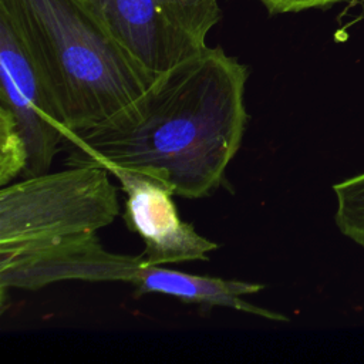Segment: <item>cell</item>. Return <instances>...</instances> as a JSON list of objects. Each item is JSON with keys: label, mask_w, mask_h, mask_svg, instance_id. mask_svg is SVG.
I'll use <instances>...</instances> for the list:
<instances>
[{"label": "cell", "mask_w": 364, "mask_h": 364, "mask_svg": "<svg viewBox=\"0 0 364 364\" xmlns=\"http://www.w3.org/2000/svg\"><path fill=\"white\" fill-rule=\"evenodd\" d=\"M0 105L16 118L24 138L26 176L48 172L65 129L44 73L17 21L0 7Z\"/></svg>", "instance_id": "5b68a950"}, {"label": "cell", "mask_w": 364, "mask_h": 364, "mask_svg": "<svg viewBox=\"0 0 364 364\" xmlns=\"http://www.w3.org/2000/svg\"><path fill=\"white\" fill-rule=\"evenodd\" d=\"M263 289L264 284L260 283L199 276L148 264L141 283L135 286L134 297L158 293L175 297L183 303H193L208 309L226 307L277 321L282 318V313L259 307L243 299V296L256 294Z\"/></svg>", "instance_id": "ba28073f"}, {"label": "cell", "mask_w": 364, "mask_h": 364, "mask_svg": "<svg viewBox=\"0 0 364 364\" xmlns=\"http://www.w3.org/2000/svg\"><path fill=\"white\" fill-rule=\"evenodd\" d=\"M24 33L65 134L98 125L154 82L81 0H0Z\"/></svg>", "instance_id": "7a4b0ae2"}, {"label": "cell", "mask_w": 364, "mask_h": 364, "mask_svg": "<svg viewBox=\"0 0 364 364\" xmlns=\"http://www.w3.org/2000/svg\"><path fill=\"white\" fill-rule=\"evenodd\" d=\"M249 67L222 47L156 75L146 91L109 119L65 134L70 166H119L166 182L198 199L223 182L247 124Z\"/></svg>", "instance_id": "6da1fadb"}, {"label": "cell", "mask_w": 364, "mask_h": 364, "mask_svg": "<svg viewBox=\"0 0 364 364\" xmlns=\"http://www.w3.org/2000/svg\"><path fill=\"white\" fill-rule=\"evenodd\" d=\"M269 14L299 13L310 9H327L337 3H364V0H259Z\"/></svg>", "instance_id": "8fae6325"}, {"label": "cell", "mask_w": 364, "mask_h": 364, "mask_svg": "<svg viewBox=\"0 0 364 364\" xmlns=\"http://www.w3.org/2000/svg\"><path fill=\"white\" fill-rule=\"evenodd\" d=\"M125 193L124 222L144 242L139 253L149 264L209 260L219 245L199 235L193 225L178 215L172 188L152 175L119 168H107Z\"/></svg>", "instance_id": "52a82bcc"}, {"label": "cell", "mask_w": 364, "mask_h": 364, "mask_svg": "<svg viewBox=\"0 0 364 364\" xmlns=\"http://www.w3.org/2000/svg\"><path fill=\"white\" fill-rule=\"evenodd\" d=\"M337 199L334 215L338 230L364 247V172L333 186Z\"/></svg>", "instance_id": "9c48e42d"}, {"label": "cell", "mask_w": 364, "mask_h": 364, "mask_svg": "<svg viewBox=\"0 0 364 364\" xmlns=\"http://www.w3.org/2000/svg\"><path fill=\"white\" fill-rule=\"evenodd\" d=\"M115 40L159 75L206 47L222 18L219 0H81Z\"/></svg>", "instance_id": "277c9868"}, {"label": "cell", "mask_w": 364, "mask_h": 364, "mask_svg": "<svg viewBox=\"0 0 364 364\" xmlns=\"http://www.w3.org/2000/svg\"><path fill=\"white\" fill-rule=\"evenodd\" d=\"M104 166L77 165L26 176L0 189V253L97 233L119 215Z\"/></svg>", "instance_id": "3957f363"}, {"label": "cell", "mask_w": 364, "mask_h": 364, "mask_svg": "<svg viewBox=\"0 0 364 364\" xmlns=\"http://www.w3.org/2000/svg\"><path fill=\"white\" fill-rule=\"evenodd\" d=\"M148 264L141 255L107 250L91 232L0 253V287L33 291L63 280L122 282L135 287Z\"/></svg>", "instance_id": "8992f818"}, {"label": "cell", "mask_w": 364, "mask_h": 364, "mask_svg": "<svg viewBox=\"0 0 364 364\" xmlns=\"http://www.w3.org/2000/svg\"><path fill=\"white\" fill-rule=\"evenodd\" d=\"M28 164V152L14 115L0 105V185L6 186L20 173H24Z\"/></svg>", "instance_id": "30bf717a"}]
</instances>
